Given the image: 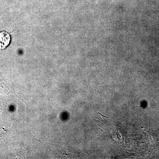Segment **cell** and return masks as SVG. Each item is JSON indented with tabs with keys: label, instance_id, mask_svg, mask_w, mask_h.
I'll list each match as a JSON object with an SVG mask.
<instances>
[{
	"label": "cell",
	"instance_id": "7a4b0ae2",
	"mask_svg": "<svg viewBox=\"0 0 159 159\" xmlns=\"http://www.w3.org/2000/svg\"><path fill=\"white\" fill-rule=\"evenodd\" d=\"M99 114H100V115H101V116H102L105 117V118H108V117H107V116H104V115H102V114H101V113H99Z\"/></svg>",
	"mask_w": 159,
	"mask_h": 159
},
{
	"label": "cell",
	"instance_id": "6da1fadb",
	"mask_svg": "<svg viewBox=\"0 0 159 159\" xmlns=\"http://www.w3.org/2000/svg\"><path fill=\"white\" fill-rule=\"evenodd\" d=\"M11 41V37L8 32L3 31L0 32V49L7 48Z\"/></svg>",
	"mask_w": 159,
	"mask_h": 159
}]
</instances>
